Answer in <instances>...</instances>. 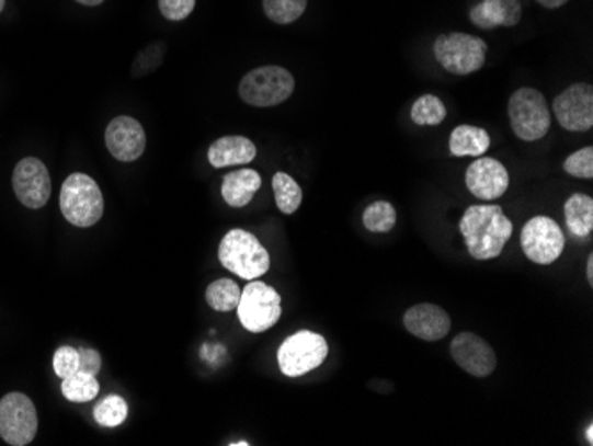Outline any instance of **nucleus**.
Returning a JSON list of instances; mask_svg holds the SVG:
<instances>
[{
	"mask_svg": "<svg viewBox=\"0 0 593 446\" xmlns=\"http://www.w3.org/2000/svg\"><path fill=\"white\" fill-rule=\"evenodd\" d=\"M458 230L472 259L494 260L505 250L514 225L500 205H472L464 211Z\"/></svg>",
	"mask_w": 593,
	"mask_h": 446,
	"instance_id": "nucleus-1",
	"label": "nucleus"
},
{
	"mask_svg": "<svg viewBox=\"0 0 593 446\" xmlns=\"http://www.w3.org/2000/svg\"><path fill=\"white\" fill-rule=\"evenodd\" d=\"M219 262L229 273L253 282L271 268V254L249 231H228L219 244Z\"/></svg>",
	"mask_w": 593,
	"mask_h": 446,
	"instance_id": "nucleus-2",
	"label": "nucleus"
},
{
	"mask_svg": "<svg viewBox=\"0 0 593 446\" xmlns=\"http://www.w3.org/2000/svg\"><path fill=\"white\" fill-rule=\"evenodd\" d=\"M59 205L66 221L77 228H91L103 216L102 191L99 184L84 173H73L65 180Z\"/></svg>",
	"mask_w": 593,
	"mask_h": 446,
	"instance_id": "nucleus-3",
	"label": "nucleus"
},
{
	"mask_svg": "<svg viewBox=\"0 0 593 446\" xmlns=\"http://www.w3.org/2000/svg\"><path fill=\"white\" fill-rule=\"evenodd\" d=\"M510 125L523 141H540L551 128L546 96L533 88H521L509 100Z\"/></svg>",
	"mask_w": 593,
	"mask_h": 446,
	"instance_id": "nucleus-4",
	"label": "nucleus"
},
{
	"mask_svg": "<svg viewBox=\"0 0 593 446\" xmlns=\"http://www.w3.org/2000/svg\"><path fill=\"white\" fill-rule=\"evenodd\" d=\"M295 79L281 66H262L249 71L239 85L240 99L253 107H274L290 99Z\"/></svg>",
	"mask_w": 593,
	"mask_h": 446,
	"instance_id": "nucleus-5",
	"label": "nucleus"
},
{
	"mask_svg": "<svg viewBox=\"0 0 593 446\" xmlns=\"http://www.w3.org/2000/svg\"><path fill=\"white\" fill-rule=\"evenodd\" d=\"M328 340L313 331H299L281 343L277 363L286 377H303L328 359Z\"/></svg>",
	"mask_w": 593,
	"mask_h": 446,
	"instance_id": "nucleus-6",
	"label": "nucleus"
},
{
	"mask_svg": "<svg viewBox=\"0 0 593 446\" xmlns=\"http://www.w3.org/2000/svg\"><path fill=\"white\" fill-rule=\"evenodd\" d=\"M434 56L449 73L469 76L486 65L487 43L471 34H441L435 39Z\"/></svg>",
	"mask_w": 593,
	"mask_h": 446,
	"instance_id": "nucleus-7",
	"label": "nucleus"
},
{
	"mask_svg": "<svg viewBox=\"0 0 593 446\" xmlns=\"http://www.w3.org/2000/svg\"><path fill=\"white\" fill-rule=\"evenodd\" d=\"M237 310L240 324L248 329L249 333H265L274 328L283 316L281 296L276 288L254 279L243 288Z\"/></svg>",
	"mask_w": 593,
	"mask_h": 446,
	"instance_id": "nucleus-8",
	"label": "nucleus"
},
{
	"mask_svg": "<svg viewBox=\"0 0 593 446\" xmlns=\"http://www.w3.org/2000/svg\"><path fill=\"white\" fill-rule=\"evenodd\" d=\"M38 433V411L27 394L8 393L0 399V437L11 446L33 443Z\"/></svg>",
	"mask_w": 593,
	"mask_h": 446,
	"instance_id": "nucleus-9",
	"label": "nucleus"
},
{
	"mask_svg": "<svg viewBox=\"0 0 593 446\" xmlns=\"http://www.w3.org/2000/svg\"><path fill=\"white\" fill-rule=\"evenodd\" d=\"M521 248L533 263L551 265L566 250V236L551 217H533L521 231Z\"/></svg>",
	"mask_w": 593,
	"mask_h": 446,
	"instance_id": "nucleus-10",
	"label": "nucleus"
},
{
	"mask_svg": "<svg viewBox=\"0 0 593 446\" xmlns=\"http://www.w3.org/2000/svg\"><path fill=\"white\" fill-rule=\"evenodd\" d=\"M13 191L19 202L31 210L45 207L52 194V180L42 160L27 157L13 171Z\"/></svg>",
	"mask_w": 593,
	"mask_h": 446,
	"instance_id": "nucleus-11",
	"label": "nucleus"
},
{
	"mask_svg": "<svg viewBox=\"0 0 593 446\" xmlns=\"http://www.w3.org/2000/svg\"><path fill=\"white\" fill-rule=\"evenodd\" d=\"M555 116L561 127L570 131H586L593 127V88L572 84L552 102Z\"/></svg>",
	"mask_w": 593,
	"mask_h": 446,
	"instance_id": "nucleus-12",
	"label": "nucleus"
},
{
	"mask_svg": "<svg viewBox=\"0 0 593 446\" xmlns=\"http://www.w3.org/2000/svg\"><path fill=\"white\" fill-rule=\"evenodd\" d=\"M449 353L458 367L472 377L483 379V377L491 376L498 367V356H495L494 348L478 334L469 333V331H464L455 336Z\"/></svg>",
	"mask_w": 593,
	"mask_h": 446,
	"instance_id": "nucleus-13",
	"label": "nucleus"
},
{
	"mask_svg": "<svg viewBox=\"0 0 593 446\" xmlns=\"http://www.w3.org/2000/svg\"><path fill=\"white\" fill-rule=\"evenodd\" d=\"M466 185L478 199L494 202L509 191L510 174L500 160L481 156L467 168Z\"/></svg>",
	"mask_w": 593,
	"mask_h": 446,
	"instance_id": "nucleus-14",
	"label": "nucleus"
},
{
	"mask_svg": "<svg viewBox=\"0 0 593 446\" xmlns=\"http://www.w3.org/2000/svg\"><path fill=\"white\" fill-rule=\"evenodd\" d=\"M105 145L114 159L119 162H134L146 150L145 128L130 116H117L109 123L105 130Z\"/></svg>",
	"mask_w": 593,
	"mask_h": 446,
	"instance_id": "nucleus-15",
	"label": "nucleus"
},
{
	"mask_svg": "<svg viewBox=\"0 0 593 446\" xmlns=\"http://www.w3.org/2000/svg\"><path fill=\"white\" fill-rule=\"evenodd\" d=\"M403 325L409 333L425 342H440L446 339L452 329V319L441 306L421 302L412 306L403 316Z\"/></svg>",
	"mask_w": 593,
	"mask_h": 446,
	"instance_id": "nucleus-16",
	"label": "nucleus"
},
{
	"mask_svg": "<svg viewBox=\"0 0 593 446\" xmlns=\"http://www.w3.org/2000/svg\"><path fill=\"white\" fill-rule=\"evenodd\" d=\"M521 16L518 0H481L469 13L472 24L480 28L514 27Z\"/></svg>",
	"mask_w": 593,
	"mask_h": 446,
	"instance_id": "nucleus-17",
	"label": "nucleus"
},
{
	"mask_svg": "<svg viewBox=\"0 0 593 446\" xmlns=\"http://www.w3.org/2000/svg\"><path fill=\"white\" fill-rule=\"evenodd\" d=\"M256 145L243 136L220 137L208 148V160L217 170L228 165H243L256 159Z\"/></svg>",
	"mask_w": 593,
	"mask_h": 446,
	"instance_id": "nucleus-18",
	"label": "nucleus"
},
{
	"mask_svg": "<svg viewBox=\"0 0 593 446\" xmlns=\"http://www.w3.org/2000/svg\"><path fill=\"white\" fill-rule=\"evenodd\" d=\"M262 187V176L254 170H240L228 173L223 180V197L229 207H248Z\"/></svg>",
	"mask_w": 593,
	"mask_h": 446,
	"instance_id": "nucleus-19",
	"label": "nucleus"
},
{
	"mask_svg": "<svg viewBox=\"0 0 593 446\" xmlns=\"http://www.w3.org/2000/svg\"><path fill=\"white\" fill-rule=\"evenodd\" d=\"M491 146V136L483 128L460 125L449 136V151L455 157L486 156Z\"/></svg>",
	"mask_w": 593,
	"mask_h": 446,
	"instance_id": "nucleus-20",
	"label": "nucleus"
},
{
	"mask_svg": "<svg viewBox=\"0 0 593 446\" xmlns=\"http://www.w3.org/2000/svg\"><path fill=\"white\" fill-rule=\"evenodd\" d=\"M566 222L570 233L586 239L593 230V199L586 194L575 193L566 202Z\"/></svg>",
	"mask_w": 593,
	"mask_h": 446,
	"instance_id": "nucleus-21",
	"label": "nucleus"
},
{
	"mask_svg": "<svg viewBox=\"0 0 593 446\" xmlns=\"http://www.w3.org/2000/svg\"><path fill=\"white\" fill-rule=\"evenodd\" d=\"M240 296H242V290H240L239 285L233 279H228V277L217 279L206 288V302H208L212 310L220 311V313L237 310Z\"/></svg>",
	"mask_w": 593,
	"mask_h": 446,
	"instance_id": "nucleus-22",
	"label": "nucleus"
},
{
	"mask_svg": "<svg viewBox=\"0 0 593 446\" xmlns=\"http://www.w3.org/2000/svg\"><path fill=\"white\" fill-rule=\"evenodd\" d=\"M272 188L276 196V205L285 216L299 210L303 203V188L288 173H276L272 179Z\"/></svg>",
	"mask_w": 593,
	"mask_h": 446,
	"instance_id": "nucleus-23",
	"label": "nucleus"
},
{
	"mask_svg": "<svg viewBox=\"0 0 593 446\" xmlns=\"http://www.w3.org/2000/svg\"><path fill=\"white\" fill-rule=\"evenodd\" d=\"M61 391L70 402H89L100 393V382L96 376L79 370L62 379Z\"/></svg>",
	"mask_w": 593,
	"mask_h": 446,
	"instance_id": "nucleus-24",
	"label": "nucleus"
},
{
	"mask_svg": "<svg viewBox=\"0 0 593 446\" xmlns=\"http://www.w3.org/2000/svg\"><path fill=\"white\" fill-rule=\"evenodd\" d=\"M446 118V107L435 94H423L412 104L411 119L420 127H435Z\"/></svg>",
	"mask_w": 593,
	"mask_h": 446,
	"instance_id": "nucleus-25",
	"label": "nucleus"
},
{
	"mask_svg": "<svg viewBox=\"0 0 593 446\" xmlns=\"http://www.w3.org/2000/svg\"><path fill=\"white\" fill-rule=\"evenodd\" d=\"M128 416L127 400L122 399L119 394H109L94 408V420L102 427H119Z\"/></svg>",
	"mask_w": 593,
	"mask_h": 446,
	"instance_id": "nucleus-26",
	"label": "nucleus"
},
{
	"mask_svg": "<svg viewBox=\"0 0 593 446\" xmlns=\"http://www.w3.org/2000/svg\"><path fill=\"white\" fill-rule=\"evenodd\" d=\"M397 208L389 202H375L363 214V225L374 233H388L397 225Z\"/></svg>",
	"mask_w": 593,
	"mask_h": 446,
	"instance_id": "nucleus-27",
	"label": "nucleus"
},
{
	"mask_svg": "<svg viewBox=\"0 0 593 446\" xmlns=\"http://www.w3.org/2000/svg\"><path fill=\"white\" fill-rule=\"evenodd\" d=\"M308 0H263V11L274 24L288 25L299 20Z\"/></svg>",
	"mask_w": 593,
	"mask_h": 446,
	"instance_id": "nucleus-28",
	"label": "nucleus"
},
{
	"mask_svg": "<svg viewBox=\"0 0 593 446\" xmlns=\"http://www.w3.org/2000/svg\"><path fill=\"white\" fill-rule=\"evenodd\" d=\"M563 170L566 173H569L570 176L574 179H593V148L592 146H586V148H581V150L575 151L572 156L567 157L566 162H563Z\"/></svg>",
	"mask_w": 593,
	"mask_h": 446,
	"instance_id": "nucleus-29",
	"label": "nucleus"
},
{
	"mask_svg": "<svg viewBox=\"0 0 593 446\" xmlns=\"http://www.w3.org/2000/svg\"><path fill=\"white\" fill-rule=\"evenodd\" d=\"M54 370H56L57 377L66 379L71 374L79 371V351L70 345H62L57 348L54 354Z\"/></svg>",
	"mask_w": 593,
	"mask_h": 446,
	"instance_id": "nucleus-30",
	"label": "nucleus"
},
{
	"mask_svg": "<svg viewBox=\"0 0 593 446\" xmlns=\"http://www.w3.org/2000/svg\"><path fill=\"white\" fill-rule=\"evenodd\" d=\"M194 8H196V0H159L160 13L171 22L187 19Z\"/></svg>",
	"mask_w": 593,
	"mask_h": 446,
	"instance_id": "nucleus-31",
	"label": "nucleus"
},
{
	"mask_svg": "<svg viewBox=\"0 0 593 446\" xmlns=\"http://www.w3.org/2000/svg\"><path fill=\"white\" fill-rule=\"evenodd\" d=\"M77 351H79V370L96 376L102 368V356L99 351L85 347L77 348Z\"/></svg>",
	"mask_w": 593,
	"mask_h": 446,
	"instance_id": "nucleus-32",
	"label": "nucleus"
},
{
	"mask_svg": "<svg viewBox=\"0 0 593 446\" xmlns=\"http://www.w3.org/2000/svg\"><path fill=\"white\" fill-rule=\"evenodd\" d=\"M537 2L547 10H558L561 5H566L569 0H537Z\"/></svg>",
	"mask_w": 593,
	"mask_h": 446,
	"instance_id": "nucleus-33",
	"label": "nucleus"
},
{
	"mask_svg": "<svg viewBox=\"0 0 593 446\" xmlns=\"http://www.w3.org/2000/svg\"><path fill=\"white\" fill-rule=\"evenodd\" d=\"M586 279H589L590 285H593V254H590L589 260H586Z\"/></svg>",
	"mask_w": 593,
	"mask_h": 446,
	"instance_id": "nucleus-34",
	"label": "nucleus"
},
{
	"mask_svg": "<svg viewBox=\"0 0 593 446\" xmlns=\"http://www.w3.org/2000/svg\"><path fill=\"white\" fill-rule=\"evenodd\" d=\"M76 2H79V4L82 5H89V8H93V5L102 4V2H105V0H76Z\"/></svg>",
	"mask_w": 593,
	"mask_h": 446,
	"instance_id": "nucleus-35",
	"label": "nucleus"
},
{
	"mask_svg": "<svg viewBox=\"0 0 593 446\" xmlns=\"http://www.w3.org/2000/svg\"><path fill=\"white\" fill-rule=\"evenodd\" d=\"M586 442H589V445H593V425L590 423L589 427H586Z\"/></svg>",
	"mask_w": 593,
	"mask_h": 446,
	"instance_id": "nucleus-36",
	"label": "nucleus"
},
{
	"mask_svg": "<svg viewBox=\"0 0 593 446\" xmlns=\"http://www.w3.org/2000/svg\"><path fill=\"white\" fill-rule=\"evenodd\" d=\"M4 8H5V0H0V13L4 11Z\"/></svg>",
	"mask_w": 593,
	"mask_h": 446,
	"instance_id": "nucleus-37",
	"label": "nucleus"
}]
</instances>
